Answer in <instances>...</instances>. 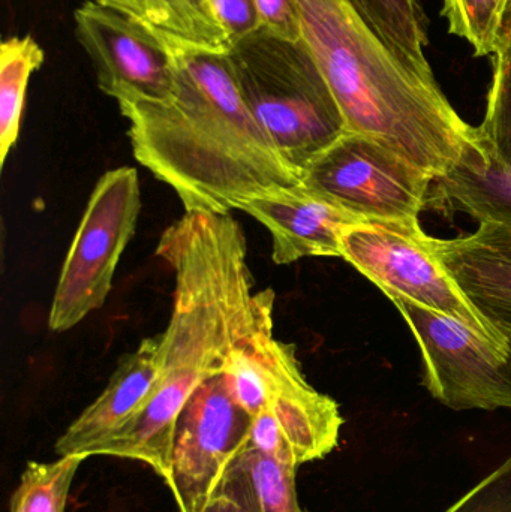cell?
<instances>
[{
    "mask_svg": "<svg viewBox=\"0 0 511 512\" xmlns=\"http://www.w3.org/2000/svg\"><path fill=\"white\" fill-rule=\"evenodd\" d=\"M161 41V39H159ZM173 66L164 101H120L138 164L170 186L185 212L230 213L302 182L237 87L228 54L161 41Z\"/></svg>",
    "mask_w": 511,
    "mask_h": 512,
    "instance_id": "cell-1",
    "label": "cell"
},
{
    "mask_svg": "<svg viewBox=\"0 0 511 512\" xmlns=\"http://www.w3.org/2000/svg\"><path fill=\"white\" fill-rule=\"evenodd\" d=\"M302 39L347 123L438 180L477 141L440 84L402 65L348 0H296Z\"/></svg>",
    "mask_w": 511,
    "mask_h": 512,
    "instance_id": "cell-2",
    "label": "cell"
},
{
    "mask_svg": "<svg viewBox=\"0 0 511 512\" xmlns=\"http://www.w3.org/2000/svg\"><path fill=\"white\" fill-rule=\"evenodd\" d=\"M237 87L282 158L303 174L347 132L341 107L303 39L257 32L228 53Z\"/></svg>",
    "mask_w": 511,
    "mask_h": 512,
    "instance_id": "cell-3",
    "label": "cell"
},
{
    "mask_svg": "<svg viewBox=\"0 0 511 512\" xmlns=\"http://www.w3.org/2000/svg\"><path fill=\"white\" fill-rule=\"evenodd\" d=\"M434 240L414 221H360L341 234V258L365 274L387 297H402L458 319L483 339L511 349L465 297L435 251Z\"/></svg>",
    "mask_w": 511,
    "mask_h": 512,
    "instance_id": "cell-4",
    "label": "cell"
},
{
    "mask_svg": "<svg viewBox=\"0 0 511 512\" xmlns=\"http://www.w3.org/2000/svg\"><path fill=\"white\" fill-rule=\"evenodd\" d=\"M140 212L135 168H114L98 180L57 280L48 313L51 331L71 330L104 306Z\"/></svg>",
    "mask_w": 511,
    "mask_h": 512,
    "instance_id": "cell-5",
    "label": "cell"
},
{
    "mask_svg": "<svg viewBox=\"0 0 511 512\" xmlns=\"http://www.w3.org/2000/svg\"><path fill=\"white\" fill-rule=\"evenodd\" d=\"M432 177L365 135L345 132L303 170L302 183L363 221H414Z\"/></svg>",
    "mask_w": 511,
    "mask_h": 512,
    "instance_id": "cell-6",
    "label": "cell"
},
{
    "mask_svg": "<svg viewBox=\"0 0 511 512\" xmlns=\"http://www.w3.org/2000/svg\"><path fill=\"white\" fill-rule=\"evenodd\" d=\"M390 300L419 343L425 385L435 399L453 411L511 409V349L408 298Z\"/></svg>",
    "mask_w": 511,
    "mask_h": 512,
    "instance_id": "cell-7",
    "label": "cell"
},
{
    "mask_svg": "<svg viewBox=\"0 0 511 512\" xmlns=\"http://www.w3.org/2000/svg\"><path fill=\"white\" fill-rule=\"evenodd\" d=\"M251 424V415L234 402L222 372L198 385L177 420L165 480L180 512L204 511L248 442Z\"/></svg>",
    "mask_w": 511,
    "mask_h": 512,
    "instance_id": "cell-8",
    "label": "cell"
},
{
    "mask_svg": "<svg viewBox=\"0 0 511 512\" xmlns=\"http://www.w3.org/2000/svg\"><path fill=\"white\" fill-rule=\"evenodd\" d=\"M74 23L105 95L116 102L164 101L170 96V54L150 30L95 0L75 9Z\"/></svg>",
    "mask_w": 511,
    "mask_h": 512,
    "instance_id": "cell-9",
    "label": "cell"
},
{
    "mask_svg": "<svg viewBox=\"0 0 511 512\" xmlns=\"http://www.w3.org/2000/svg\"><path fill=\"white\" fill-rule=\"evenodd\" d=\"M239 210L257 219L272 236V259L287 265L309 256H339L341 234L363 219L330 203L302 182L249 198Z\"/></svg>",
    "mask_w": 511,
    "mask_h": 512,
    "instance_id": "cell-10",
    "label": "cell"
},
{
    "mask_svg": "<svg viewBox=\"0 0 511 512\" xmlns=\"http://www.w3.org/2000/svg\"><path fill=\"white\" fill-rule=\"evenodd\" d=\"M164 367L161 334L144 339L134 352L123 355L101 396L87 406L56 444L65 456H92L140 415L161 381Z\"/></svg>",
    "mask_w": 511,
    "mask_h": 512,
    "instance_id": "cell-11",
    "label": "cell"
},
{
    "mask_svg": "<svg viewBox=\"0 0 511 512\" xmlns=\"http://www.w3.org/2000/svg\"><path fill=\"white\" fill-rule=\"evenodd\" d=\"M435 251L480 315L511 342V224L434 240Z\"/></svg>",
    "mask_w": 511,
    "mask_h": 512,
    "instance_id": "cell-12",
    "label": "cell"
},
{
    "mask_svg": "<svg viewBox=\"0 0 511 512\" xmlns=\"http://www.w3.org/2000/svg\"><path fill=\"white\" fill-rule=\"evenodd\" d=\"M275 322L252 331L240 340L225 360L222 375L234 402L251 417L260 414L276 400L311 390L296 348L273 336Z\"/></svg>",
    "mask_w": 511,
    "mask_h": 512,
    "instance_id": "cell-13",
    "label": "cell"
},
{
    "mask_svg": "<svg viewBox=\"0 0 511 512\" xmlns=\"http://www.w3.org/2000/svg\"><path fill=\"white\" fill-rule=\"evenodd\" d=\"M437 182V198L480 224H511V165L489 155L477 141Z\"/></svg>",
    "mask_w": 511,
    "mask_h": 512,
    "instance_id": "cell-14",
    "label": "cell"
},
{
    "mask_svg": "<svg viewBox=\"0 0 511 512\" xmlns=\"http://www.w3.org/2000/svg\"><path fill=\"white\" fill-rule=\"evenodd\" d=\"M137 21L161 41L230 53L209 11V0H95Z\"/></svg>",
    "mask_w": 511,
    "mask_h": 512,
    "instance_id": "cell-15",
    "label": "cell"
},
{
    "mask_svg": "<svg viewBox=\"0 0 511 512\" xmlns=\"http://www.w3.org/2000/svg\"><path fill=\"white\" fill-rule=\"evenodd\" d=\"M360 20L396 60L429 83H438L426 59V17L417 0H348Z\"/></svg>",
    "mask_w": 511,
    "mask_h": 512,
    "instance_id": "cell-16",
    "label": "cell"
},
{
    "mask_svg": "<svg viewBox=\"0 0 511 512\" xmlns=\"http://www.w3.org/2000/svg\"><path fill=\"white\" fill-rule=\"evenodd\" d=\"M45 53L32 36H11L0 45V165L17 143L30 77Z\"/></svg>",
    "mask_w": 511,
    "mask_h": 512,
    "instance_id": "cell-17",
    "label": "cell"
},
{
    "mask_svg": "<svg viewBox=\"0 0 511 512\" xmlns=\"http://www.w3.org/2000/svg\"><path fill=\"white\" fill-rule=\"evenodd\" d=\"M86 457L65 456L56 462H29L11 499V512H65L75 472Z\"/></svg>",
    "mask_w": 511,
    "mask_h": 512,
    "instance_id": "cell-18",
    "label": "cell"
},
{
    "mask_svg": "<svg viewBox=\"0 0 511 512\" xmlns=\"http://www.w3.org/2000/svg\"><path fill=\"white\" fill-rule=\"evenodd\" d=\"M242 469L260 512H308L297 498V468L264 456L246 442L234 459Z\"/></svg>",
    "mask_w": 511,
    "mask_h": 512,
    "instance_id": "cell-19",
    "label": "cell"
},
{
    "mask_svg": "<svg viewBox=\"0 0 511 512\" xmlns=\"http://www.w3.org/2000/svg\"><path fill=\"white\" fill-rule=\"evenodd\" d=\"M488 110L476 128L477 143L489 155L511 165V54H494Z\"/></svg>",
    "mask_w": 511,
    "mask_h": 512,
    "instance_id": "cell-20",
    "label": "cell"
},
{
    "mask_svg": "<svg viewBox=\"0 0 511 512\" xmlns=\"http://www.w3.org/2000/svg\"><path fill=\"white\" fill-rule=\"evenodd\" d=\"M507 0H443L441 15L452 35L465 39L477 57L494 56Z\"/></svg>",
    "mask_w": 511,
    "mask_h": 512,
    "instance_id": "cell-21",
    "label": "cell"
},
{
    "mask_svg": "<svg viewBox=\"0 0 511 512\" xmlns=\"http://www.w3.org/2000/svg\"><path fill=\"white\" fill-rule=\"evenodd\" d=\"M444 512H511V453Z\"/></svg>",
    "mask_w": 511,
    "mask_h": 512,
    "instance_id": "cell-22",
    "label": "cell"
},
{
    "mask_svg": "<svg viewBox=\"0 0 511 512\" xmlns=\"http://www.w3.org/2000/svg\"><path fill=\"white\" fill-rule=\"evenodd\" d=\"M209 11L230 51L239 42L260 32V17L255 0H209Z\"/></svg>",
    "mask_w": 511,
    "mask_h": 512,
    "instance_id": "cell-23",
    "label": "cell"
},
{
    "mask_svg": "<svg viewBox=\"0 0 511 512\" xmlns=\"http://www.w3.org/2000/svg\"><path fill=\"white\" fill-rule=\"evenodd\" d=\"M248 444L264 456L270 457V459L278 460L279 463L299 469L300 465L297 462L293 447L285 436L281 424L269 409H263L260 414L252 417Z\"/></svg>",
    "mask_w": 511,
    "mask_h": 512,
    "instance_id": "cell-24",
    "label": "cell"
},
{
    "mask_svg": "<svg viewBox=\"0 0 511 512\" xmlns=\"http://www.w3.org/2000/svg\"><path fill=\"white\" fill-rule=\"evenodd\" d=\"M203 512H260L248 480L234 460Z\"/></svg>",
    "mask_w": 511,
    "mask_h": 512,
    "instance_id": "cell-25",
    "label": "cell"
},
{
    "mask_svg": "<svg viewBox=\"0 0 511 512\" xmlns=\"http://www.w3.org/2000/svg\"><path fill=\"white\" fill-rule=\"evenodd\" d=\"M255 3L261 32L285 41L302 39L296 0H255Z\"/></svg>",
    "mask_w": 511,
    "mask_h": 512,
    "instance_id": "cell-26",
    "label": "cell"
},
{
    "mask_svg": "<svg viewBox=\"0 0 511 512\" xmlns=\"http://www.w3.org/2000/svg\"><path fill=\"white\" fill-rule=\"evenodd\" d=\"M495 54H511V0H507L506 11H504L500 30H498Z\"/></svg>",
    "mask_w": 511,
    "mask_h": 512,
    "instance_id": "cell-27",
    "label": "cell"
}]
</instances>
